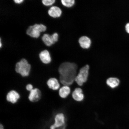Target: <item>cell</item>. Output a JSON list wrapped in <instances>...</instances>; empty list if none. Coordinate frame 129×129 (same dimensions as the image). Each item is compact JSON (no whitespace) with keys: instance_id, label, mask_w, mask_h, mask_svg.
I'll use <instances>...</instances> for the list:
<instances>
[{"instance_id":"obj_1","label":"cell","mask_w":129,"mask_h":129,"mask_svg":"<svg viewBox=\"0 0 129 129\" xmlns=\"http://www.w3.org/2000/svg\"><path fill=\"white\" fill-rule=\"evenodd\" d=\"M77 64L74 63L66 62L61 64L58 69L60 83L66 86L72 85L77 76Z\"/></svg>"},{"instance_id":"obj_2","label":"cell","mask_w":129,"mask_h":129,"mask_svg":"<svg viewBox=\"0 0 129 129\" xmlns=\"http://www.w3.org/2000/svg\"><path fill=\"white\" fill-rule=\"evenodd\" d=\"M31 67V66L26 59L23 58L16 64L15 70L22 76L26 77L29 75Z\"/></svg>"},{"instance_id":"obj_3","label":"cell","mask_w":129,"mask_h":129,"mask_svg":"<svg viewBox=\"0 0 129 129\" xmlns=\"http://www.w3.org/2000/svg\"><path fill=\"white\" fill-rule=\"evenodd\" d=\"M89 67L88 64L80 69L78 75L76 77L75 81L77 84L82 86L88 80Z\"/></svg>"},{"instance_id":"obj_4","label":"cell","mask_w":129,"mask_h":129,"mask_svg":"<svg viewBox=\"0 0 129 129\" xmlns=\"http://www.w3.org/2000/svg\"><path fill=\"white\" fill-rule=\"evenodd\" d=\"M46 29V26L43 24H36L29 27L27 30L26 34L32 38H37L40 36V32L45 31Z\"/></svg>"},{"instance_id":"obj_5","label":"cell","mask_w":129,"mask_h":129,"mask_svg":"<svg viewBox=\"0 0 129 129\" xmlns=\"http://www.w3.org/2000/svg\"><path fill=\"white\" fill-rule=\"evenodd\" d=\"M66 119L64 114L58 113L55 116L53 124L50 126L49 129H56L63 126L66 124Z\"/></svg>"},{"instance_id":"obj_6","label":"cell","mask_w":129,"mask_h":129,"mask_svg":"<svg viewBox=\"0 0 129 129\" xmlns=\"http://www.w3.org/2000/svg\"><path fill=\"white\" fill-rule=\"evenodd\" d=\"M58 37V34L56 33L53 34L52 35L45 34L42 37V40L46 46H49L57 41Z\"/></svg>"},{"instance_id":"obj_7","label":"cell","mask_w":129,"mask_h":129,"mask_svg":"<svg viewBox=\"0 0 129 129\" xmlns=\"http://www.w3.org/2000/svg\"><path fill=\"white\" fill-rule=\"evenodd\" d=\"M41 93L38 88H34L30 91L28 99L32 102L35 103L39 101L41 98Z\"/></svg>"},{"instance_id":"obj_8","label":"cell","mask_w":129,"mask_h":129,"mask_svg":"<svg viewBox=\"0 0 129 129\" xmlns=\"http://www.w3.org/2000/svg\"><path fill=\"white\" fill-rule=\"evenodd\" d=\"M20 98V94L14 90L9 91L6 96L7 101L12 104H15L17 103Z\"/></svg>"},{"instance_id":"obj_9","label":"cell","mask_w":129,"mask_h":129,"mask_svg":"<svg viewBox=\"0 0 129 129\" xmlns=\"http://www.w3.org/2000/svg\"><path fill=\"white\" fill-rule=\"evenodd\" d=\"M72 96L75 101L81 102L83 101L84 98V95L83 90L80 88H76L72 93Z\"/></svg>"},{"instance_id":"obj_10","label":"cell","mask_w":129,"mask_h":129,"mask_svg":"<svg viewBox=\"0 0 129 129\" xmlns=\"http://www.w3.org/2000/svg\"><path fill=\"white\" fill-rule=\"evenodd\" d=\"M47 84L48 88L53 90H57L60 87L58 81L54 77L49 79L47 82Z\"/></svg>"},{"instance_id":"obj_11","label":"cell","mask_w":129,"mask_h":129,"mask_svg":"<svg viewBox=\"0 0 129 129\" xmlns=\"http://www.w3.org/2000/svg\"><path fill=\"white\" fill-rule=\"evenodd\" d=\"M39 57L40 60L44 64H47L51 62V57L49 52L47 50L42 51L39 54Z\"/></svg>"},{"instance_id":"obj_12","label":"cell","mask_w":129,"mask_h":129,"mask_svg":"<svg viewBox=\"0 0 129 129\" xmlns=\"http://www.w3.org/2000/svg\"><path fill=\"white\" fill-rule=\"evenodd\" d=\"M79 42L80 46L84 49H88L91 46V40L86 36H82L80 38Z\"/></svg>"},{"instance_id":"obj_13","label":"cell","mask_w":129,"mask_h":129,"mask_svg":"<svg viewBox=\"0 0 129 129\" xmlns=\"http://www.w3.org/2000/svg\"><path fill=\"white\" fill-rule=\"evenodd\" d=\"M61 9L57 6H54L51 7L48 11V14L51 17L54 18L60 17L62 14Z\"/></svg>"},{"instance_id":"obj_14","label":"cell","mask_w":129,"mask_h":129,"mask_svg":"<svg viewBox=\"0 0 129 129\" xmlns=\"http://www.w3.org/2000/svg\"><path fill=\"white\" fill-rule=\"evenodd\" d=\"M106 83L110 87L113 89L115 88L120 84V80L116 77H110L106 80Z\"/></svg>"},{"instance_id":"obj_15","label":"cell","mask_w":129,"mask_h":129,"mask_svg":"<svg viewBox=\"0 0 129 129\" xmlns=\"http://www.w3.org/2000/svg\"><path fill=\"white\" fill-rule=\"evenodd\" d=\"M71 92L70 88L68 86L64 85L59 89V94L61 98H67Z\"/></svg>"},{"instance_id":"obj_16","label":"cell","mask_w":129,"mask_h":129,"mask_svg":"<svg viewBox=\"0 0 129 129\" xmlns=\"http://www.w3.org/2000/svg\"><path fill=\"white\" fill-rule=\"evenodd\" d=\"M61 2L63 6L68 7H72L75 4L74 0H61Z\"/></svg>"},{"instance_id":"obj_17","label":"cell","mask_w":129,"mask_h":129,"mask_svg":"<svg viewBox=\"0 0 129 129\" xmlns=\"http://www.w3.org/2000/svg\"><path fill=\"white\" fill-rule=\"evenodd\" d=\"M55 1V0H43L42 2L45 6H49L52 5Z\"/></svg>"},{"instance_id":"obj_18","label":"cell","mask_w":129,"mask_h":129,"mask_svg":"<svg viewBox=\"0 0 129 129\" xmlns=\"http://www.w3.org/2000/svg\"><path fill=\"white\" fill-rule=\"evenodd\" d=\"M26 88L27 91H30L34 89L33 85L30 84H29L26 85Z\"/></svg>"},{"instance_id":"obj_19","label":"cell","mask_w":129,"mask_h":129,"mask_svg":"<svg viewBox=\"0 0 129 129\" xmlns=\"http://www.w3.org/2000/svg\"><path fill=\"white\" fill-rule=\"evenodd\" d=\"M125 30L126 33L129 35V22L125 24Z\"/></svg>"},{"instance_id":"obj_20","label":"cell","mask_w":129,"mask_h":129,"mask_svg":"<svg viewBox=\"0 0 129 129\" xmlns=\"http://www.w3.org/2000/svg\"><path fill=\"white\" fill-rule=\"evenodd\" d=\"M14 2L17 4H20L23 1V0H14Z\"/></svg>"},{"instance_id":"obj_21","label":"cell","mask_w":129,"mask_h":129,"mask_svg":"<svg viewBox=\"0 0 129 129\" xmlns=\"http://www.w3.org/2000/svg\"><path fill=\"white\" fill-rule=\"evenodd\" d=\"M0 129H5L4 125L1 123H0Z\"/></svg>"},{"instance_id":"obj_22","label":"cell","mask_w":129,"mask_h":129,"mask_svg":"<svg viewBox=\"0 0 129 129\" xmlns=\"http://www.w3.org/2000/svg\"><path fill=\"white\" fill-rule=\"evenodd\" d=\"M1 45H0V47H1Z\"/></svg>"}]
</instances>
